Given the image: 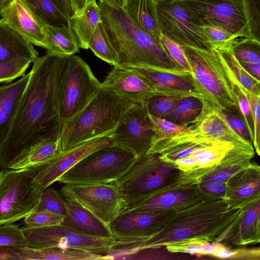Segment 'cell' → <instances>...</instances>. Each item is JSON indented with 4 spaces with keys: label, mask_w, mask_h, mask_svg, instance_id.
I'll return each instance as SVG.
<instances>
[{
    "label": "cell",
    "mask_w": 260,
    "mask_h": 260,
    "mask_svg": "<svg viewBox=\"0 0 260 260\" xmlns=\"http://www.w3.org/2000/svg\"><path fill=\"white\" fill-rule=\"evenodd\" d=\"M138 103L107 87H101L87 105L62 122L61 152L92 139L111 133L126 112Z\"/></svg>",
    "instance_id": "cell-4"
},
{
    "label": "cell",
    "mask_w": 260,
    "mask_h": 260,
    "mask_svg": "<svg viewBox=\"0 0 260 260\" xmlns=\"http://www.w3.org/2000/svg\"><path fill=\"white\" fill-rule=\"evenodd\" d=\"M32 62L26 59H17L0 62V83H10L21 77Z\"/></svg>",
    "instance_id": "cell-39"
},
{
    "label": "cell",
    "mask_w": 260,
    "mask_h": 260,
    "mask_svg": "<svg viewBox=\"0 0 260 260\" xmlns=\"http://www.w3.org/2000/svg\"><path fill=\"white\" fill-rule=\"evenodd\" d=\"M122 9L138 27L160 43L154 0H127Z\"/></svg>",
    "instance_id": "cell-27"
},
{
    "label": "cell",
    "mask_w": 260,
    "mask_h": 260,
    "mask_svg": "<svg viewBox=\"0 0 260 260\" xmlns=\"http://www.w3.org/2000/svg\"><path fill=\"white\" fill-rule=\"evenodd\" d=\"M238 110L222 111V112L231 128L243 139L252 143L247 127L239 112L238 113L236 112Z\"/></svg>",
    "instance_id": "cell-46"
},
{
    "label": "cell",
    "mask_w": 260,
    "mask_h": 260,
    "mask_svg": "<svg viewBox=\"0 0 260 260\" xmlns=\"http://www.w3.org/2000/svg\"><path fill=\"white\" fill-rule=\"evenodd\" d=\"M137 157L131 151L118 145L107 146L84 157L57 181L82 185L111 183L121 177Z\"/></svg>",
    "instance_id": "cell-8"
},
{
    "label": "cell",
    "mask_w": 260,
    "mask_h": 260,
    "mask_svg": "<svg viewBox=\"0 0 260 260\" xmlns=\"http://www.w3.org/2000/svg\"><path fill=\"white\" fill-rule=\"evenodd\" d=\"M155 133L144 104L137 103L126 112L111 136L113 144L138 156L147 154Z\"/></svg>",
    "instance_id": "cell-15"
},
{
    "label": "cell",
    "mask_w": 260,
    "mask_h": 260,
    "mask_svg": "<svg viewBox=\"0 0 260 260\" xmlns=\"http://www.w3.org/2000/svg\"><path fill=\"white\" fill-rule=\"evenodd\" d=\"M102 21L101 10L96 0H88L83 9L70 19L79 47L88 49L89 40Z\"/></svg>",
    "instance_id": "cell-29"
},
{
    "label": "cell",
    "mask_w": 260,
    "mask_h": 260,
    "mask_svg": "<svg viewBox=\"0 0 260 260\" xmlns=\"http://www.w3.org/2000/svg\"><path fill=\"white\" fill-rule=\"evenodd\" d=\"M0 16L7 24L32 45L46 49V25L26 0H9L1 9Z\"/></svg>",
    "instance_id": "cell-18"
},
{
    "label": "cell",
    "mask_w": 260,
    "mask_h": 260,
    "mask_svg": "<svg viewBox=\"0 0 260 260\" xmlns=\"http://www.w3.org/2000/svg\"><path fill=\"white\" fill-rule=\"evenodd\" d=\"M160 41L168 54L180 69L190 71L182 46L163 35H161Z\"/></svg>",
    "instance_id": "cell-44"
},
{
    "label": "cell",
    "mask_w": 260,
    "mask_h": 260,
    "mask_svg": "<svg viewBox=\"0 0 260 260\" xmlns=\"http://www.w3.org/2000/svg\"><path fill=\"white\" fill-rule=\"evenodd\" d=\"M218 245L208 241L202 242L200 244L202 255H213L218 249Z\"/></svg>",
    "instance_id": "cell-52"
},
{
    "label": "cell",
    "mask_w": 260,
    "mask_h": 260,
    "mask_svg": "<svg viewBox=\"0 0 260 260\" xmlns=\"http://www.w3.org/2000/svg\"><path fill=\"white\" fill-rule=\"evenodd\" d=\"M41 210L64 216L67 213L66 199L61 192L48 187L42 192L39 204L35 211Z\"/></svg>",
    "instance_id": "cell-36"
},
{
    "label": "cell",
    "mask_w": 260,
    "mask_h": 260,
    "mask_svg": "<svg viewBox=\"0 0 260 260\" xmlns=\"http://www.w3.org/2000/svg\"><path fill=\"white\" fill-rule=\"evenodd\" d=\"M225 199L234 206H244L260 198V167L251 162L232 176L226 182Z\"/></svg>",
    "instance_id": "cell-21"
},
{
    "label": "cell",
    "mask_w": 260,
    "mask_h": 260,
    "mask_svg": "<svg viewBox=\"0 0 260 260\" xmlns=\"http://www.w3.org/2000/svg\"><path fill=\"white\" fill-rule=\"evenodd\" d=\"M182 173L158 154H145L138 156L129 169L111 183L118 190L126 210L159 191L186 186Z\"/></svg>",
    "instance_id": "cell-5"
},
{
    "label": "cell",
    "mask_w": 260,
    "mask_h": 260,
    "mask_svg": "<svg viewBox=\"0 0 260 260\" xmlns=\"http://www.w3.org/2000/svg\"><path fill=\"white\" fill-rule=\"evenodd\" d=\"M26 1L45 25L62 27L71 24L51 0Z\"/></svg>",
    "instance_id": "cell-34"
},
{
    "label": "cell",
    "mask_w": 260,
    "mask_h": 260,
    "mask_svg": "<svg viewBox=\"0 0 260 260\" xmlns=\"http://www.w3.org/2000/svg\"><path fill=\"white\" fill-rule=\"evenodd\" d=\"M47 54L56 56L74 55L79 51L77 38L71 24L65 27L46 25Z\"/></svg>",
    "instance_id": "cell-30"
},
{
    "label": "cell",
    "mask_w": 260,
    "mask_h": 260,
    "mask_svg": "<svg viewBox=\"0 0 260 260\" xmlns=\"http://www.w3.org/2000/svg\"><path fill=\"white\" fill-rule=\"evenodd\" d=\"M153 89L155 94L194 96L203 101L206 98L189 70L137 67L131 68Z\"/></svg>",
    "instance_id": "cell-16"
},
{
    "label": "cell",
    "mask_w": 260,
    "mask_h": 260,
    "mask_svg": "<svg viewBox=\"0 0 260 260\" xmlns=\"http://www.w3.org/2000/svg\"><path fill=\"white\" fill-rule=\"evenodd\" d=\"M19 247L0 246V259H20L18 254Z\"/></svg>",
    "instance_id": "cell-48"
},
{
    "label": "cell",
    "mask_w": 260,
    "mask_h": 260,
    "mask_svg": "<svg viewBox=\"0 0 260 260\" xmlns=\"http://www.w3.org/2000/svg\"><path fill=\"white\" fill-rule=\"evenodd\" d=\"M112 133L62 152L49 163L40 166L32 181L34 188L41 193L84 157L96 150L113 144Z\"/></svg>",
    "instance_id": "cell-17"
},
{
    "label": "cell",
    "mask_w": 260,
    "mask_h": 260,
    "mask_svg": "<svg viewBox=\"0 0 260 260\" xmlns=\"http://www.w3.org/2000/svg\"><path fill=\"white\" fill-rule=\"evenodd\" d=\"M231 50L239 62L260 64V41L251 38L239 39Z\"/></svg>",
    "instance_id": "cell-35"
},
{
    "label": "cell",
    "mask_w": 260,
    "mask_h": 260,
    "mask_svg": "<svg viewBox=\"0 0 260 260\" xmlns=\"http://www.w3.org/2000/svg\"><path fill=\"white\" fill-rule=\"evenodd\" d=\"M19 254L22 260H96L111 259L109 256L70 247H52L41 248H34L28 247H20Z\"/></svg>",
    "instance_id": "cell-28"
},
{
    "label": "cell",
    "mask_w": 260,
    "mask_h": 260,
    "mask_svg": "<svg viewBox=\"0 0 260 260\" xmlns=\"http://www.w3.org/2000/svg\"><path fill=\"white\" fill-rule=\"evenodd\" d=\"M244 93L249 103L252 117L254 138L252 145L256 153L260 154V95L251 93L243 88Z\"/></svg>",
    "instance_id": "cell-43"
},
{
    "label": "cell",
    "mask_w": 260,
    "mask_h": 260,
    "mask_svg": "<svg viewBox=\"0 0 260 260\" xmlns=\"http://www.w3.org/2000/svg\"><path fill=\"white\" fill-rule=\"evenodd\" d=\"M182 96L154 94L144 104L151 115L162 118Z\"/></svg>",
    "instance_id": "cell-38"
},
{
    "label": "cell",
    "mask_w": 260,
    "mask_h": 260,
    "mask_svg": "<svg viewBox=\"0 0 260 260\" xmlns=\"http://www.w3.org/2000/svg\"><path fill=\"white\" fill-rule=\"evenodd\" d=\"M0 246L26 247V240L21 228L13 223L0 225Z\"/></svg>",
    "instance_id": "cell-40"
},
{
    "label": "cell",
    "mask_w": 260,
    "mask_h": 260,
    "mask_svg": "<svg viewBox=\"0 0 260 260\" xmlns=\"http://www.w3.org/2000/svg\"><path fill=\"white\" fill-rule=\"evenodd\" d=\"M65 199L67 213L61 224L79 233L94 237L114 238L107 225L76 202Z\"/></svg>",
    "instance_id": "cell-23"
},
{
    "label": "cell",
    "mask_w": 260,
    "mask_h": 260,
    "mask_svg": "<svg viewBox=\"0 0 260 260\" xmlns=\"http://www.w3.org/2000/svg\"><path fill=\"white\" fill-rule=\"evenodd\" d=\"M213 256L220 258H234L236 254V250L229 249L220 244Z\"/></svg>",
    "instance_id": "cell-50"
},
{
    "label": "cell",
    "mask_w": 260,
    "mask_h": 260,
    "mask_svg": "<svg viewBox=\"0 0 260 260\" xmlns=\"http://www.w3.org/2000/svg\"><path fill=\"white\" fill-rule=\"evenodd\" d=\"M40 167L0 171V225L13 223L34 211L41 193L32 186Z\"/></svg>",
    "instance_id": "cell-9"
},
{
    "label": "cell",
    "mask_w": 260,
    "mask_h": 260,
    "mask_svg": "<svg viewBox=\"0 0 260 260\" xmlns=\"http://www.w3.org/2000/svg\"><path fill=\"white\" fill-rule=\"evenodd\" d=\"M99 3L103 4L110 8L121 9L125 5L127 0H99Z\"/></svg>",
    "instance_id": "cell-53"
},
{
    "label": "cell",
    "mask_w": 260,
    "mask_h": 260,
    "mask_svg": "<svg viewBox=\"0 0 260 260\" xmlns=\"http://www.w3.org/2000/svg\"><path fill=\"white\" fill-rule=\"evenodd\" d=\"M198 187L203 196L207 199H224L227 194L226 182H202Z\"/></svg>",
    "instance_id": "cell-45"
},
{
    "label": "cell",
    "mask_w": 260,
    "mask_h": 260,
    "mask_svg": "<svg viewBox=\"0 0 260 260\" xmlns=\"http://www.w3.org/2000/svg\"><path fill=\"white\" fill-rule=\"evenodd\" d=\"M60 192L64 198L80 205L108 226L125 210L118 190L111 183L65 184Z\"/></svg>",
    "instance_id": "cell-13"
},
{
    "label": "cell",
    "mask_w": 260,
    "mask_h": 260,
    "mask_svg": "<svg viewBox=\"0 0 260 260\" xmlns=\"http://www.w3.org/2000/svg\"><path fill=\"white\" fill-rule=\"evenodd\" d=\"M155 1L161 35L182 46L213 48L203 27L194 22L181 0Z\"/></svg>",
    "instance_id": "cell-12"
},
{
    "label": "cell",
    "mask_w": 260,
    "mask_h": 260,
    "mask_svg": "<svg viewBox=\"0 0 260 260\" xmlns=\"http://www.w3.org/2000/svg\"><path fill=\"white\" fill-rule=\"evenodd\" d=\"M260 242V198L246 204L239 218L218 244L229 249Z\"/></svg>",
    "instance_id": "cell-19"
},
{
    "label": "cell",
    "mask_w": 260,
    "mask_h": 260,
    "mask_svg": "<svg viewBox=\"0 0 260 260\" xmlns=\"http://www.w3.org/2000/svg\"><path fill=\"white\" fill-rule=\"evenodd\" d=\"M201 242H182L167 245L164 247L171 253H182L191 255H202Z\"/></svg>",
    "instance_id": "cell-47"
},
{
    "label": "cell",
    "mask_w": 260,
    "mask_h": 260,
    "mask_svg": "<svg viewBox=\"0 0 260 260\" xmlns=\"http://www.w3.org/2000/svg\"><path fill=\"white\" fill-rule=\"evenodd\" d=\"M231 75L246 90L260 95V80L249 74L230 49L217 50Z\"/></svg>",
    "instance_id": "cell-32"
},
{
    "label": "cell",
    "mask_w": 260,
    "mask_h": 260,
    "mask_svg": "<svg viewBox=\"0 0 260 260\" xmlns=\"http://www.w3.org/2000/svg\"><path fill=\"white\" fill-rule=\"evenodd\" d=\"M182 47L190 71L206 100L222 111L238 110L233 82L218 51L214 48Z\"/></svg>",
    "instance_id": "cell-7"
},
{
    "label": "cell",
    "mask_w": 260,
    "mask_h": 260,
    "mask_svg": "<svg viewBox=\"0 0 260 260\" xmlns=\"http://www.w3.org/2000/svg\"><path fill=\"white\" fill-rule=\"evenodd\" d=\"M29 77L30 72L14 82L0 86V144L10 129Z\"/></svg>",
    "instance_id": "cell-25"
},
{
    "label": "cell",
    "mask_w": 260,
    "mask_h": 260,
    "mask_svg": "<svg viewBox=\"0 0 260 260\" xmlns=\"http://www.w3.org/2000/svg\"><path fill=\"white\" fill-rule=\"evenodd\" d=\"M203 107V101L200 99L182 96L162 118L179 125H188L198 118Z\"/></svg>",
    "instance_id": "cell-31"
},
{
    "label": "cell",
    "mask_w": 260,
    "mask_h": 260,
    "mask_svg": "<svg viewBox=\"0 0 260 260\" xmlns=\"http://www.w3.org/2000/svg\"><path fill=\"white\" fill-rule=\"evenodd\" d=\"M95 55L113 66L118 62V54L101 21L97 25L88 44Z\"/></svg>",
    "instance_id": "cell-33"
},
{
    "label": "cell",
    "mask_w": 260,
    "mask_h": 260,
    "mask_svg": "<svg viewBox=\"0 0 260 260\" xmlns=\"http://www.w3.org/2000/svg\"><path fill=\"white\" fill-rule=\"evenodd\" d=\"M154 1H159V0H154Z\"/></svg>",
    "instance_id": "cell-56"
},
{
    "label": "cell",
    "mask_w": 260,
    "mask_h": 260,
    "mask_svg": "<svg viewBox=\"0 0 260 260\" xmlns=\"http://www.w3.org/2000/svg\"><path fill=\"white\" fill-rule=\"evenodd\" d=\"M101 87L88 64L80 57H68L59 88V106L62 122L81 111Z\"/></svg>",
    "instance_id": "cell-10"
},
{
    "label": "cell",
    "mask_w": 260,
    "mask_h": 260,
    "mask_svg": "<svg viewBox=\"0 0 260 260\" xmlns=\"http://www.w3.org/2000/svg\"><path fill=\"white\" fill-rule=\"evenodd\" d=\"M245 206H234L224 199L205 198L177 209L149 238L121 243L120 248L126 253H135L182 242L218 244L239 218Z\"/></svg>",
    "instance_id": "cell-2"
},
{
    "label": "cell",
    "mask_w": 260,
    "mask_h": 260,
    "mask_svg": "<svg viewBox=\"0 0 260 260\" xmlns=\"http://www.w3.org/2000/svg\"><path fill=\"white\" fill-rule=\"evenodd\" d=\"M203 28L213 48L216 50L230 49L239 39L237 36L218 26L207 25Z\"/></svg>",
    "instance_id": "cell-37"
},
{
    "label": "cell",
    "mask_w": 260,
    "mask_h": 260,
    "mask_svg": "<svg viewBox=\"0 0 260 260\" xmlns=\"http://www.w3.org/2000/svg\"><path fill=\"white\" fill-rule=\"evenodd\" d=\"M21 230L28 247H70L109 256L111 259V247L117 241L115 238L104 239L79 233L61 224L40 227L25 226Z\"/></svg>",
    "instance_id": "cell-11"
},
{
    "label": "cell",
    "mask_w": 260,
    "mask_h": 260,
    "mask_svg": "<svg viewBox=\"0 0 260 260\" xmlns=\"http://www.w3.org/2000/svg\"><path fill=\"white\" fill-rule=\"evenodd\" d=\"M39 53L30 42L0 19V62L26 59L32 63Z\"/></svg>",
    "instance_id": "cell-24"
},
{
    "label": "cell",
    "mask_w": 260,
    "mask_h": 260,
    "mask_svg": "<svg viewBox=\"0 0 260 260\" xmlns=\"http://www.w3.org/2000/svg\"><path fill=\"white\" fill-rule=\"evenodd\" d=\"M113 67L101 83L102 86L110 88L138 103H144L155 94L147 82L132 69Z\"/></svg>",
    "instance_id": "cell-20"
},
{
    "label": "cell",
    "mask_w": 260,
    "mask_h": 260,
    "mask_svg": "<svg viewBox=\"0 0 260 260\" xmlns=\"http://www.w3.org/2000/svg\"><path fill=\"white\" fill-rule=\"evenodd\" d=\"M177 209H126L109 224V228L117 242L131 243L144 241L156 233Z\"/></svg>",
    "instance_id": "cell-14"
},
{
    "label": "cell",
    "mask_w": 260,
    "mask_h": 260,
    "mask_svg": "<svg viewBox=\"0 0 260 260\" xmlns=\"http://www.w3.org/2000/svg\"><path fill=\"white\" fill-rule=\"evenodd\" d=\"M205 198L198 184L179 186L159 191L129 209L155 210L176 209L191 205Z\"/></svg>",
    "instance_id": "cell-22"
},
{
    "label": "cell",
    "mask_w": 260,
    "mask_h": 260,
    "mask_svg": "<svg viewBox=\"0 0 260 260\" xmlns=\"http://www.w3.org/2000/svg\"><path fill=\"white\" fill-rule=\"evenodd\" d=\"M148 114L156 130L155 135L153 140L172 137L188 129L190 127V125L186 126L179 125L165 119L156 117L149 114Z\"/></svg>",
    "instance_id": "cell-41"
},
{
    "label": "cell",
    "mask_w": 260,
    "mask_h": 260,
    "mask_svg": "<svg viewBox=\"0 0 260 260\" xmlns=\"http://www.w3.org/2000/svg\"><path fill=\"white\" fill-rule=\"evenodd\" d=\"M199 26L214 25L240 38L260 36L257 0H181ZM256 40V39H255Z\"/></svg>",
    "instance_id": "cell-6"
},
{
    "label": "cell",
    "mask_w": 260,
    "mask_h": 260,
    "mask_svg": "<svg viewBox=\"0 0 260 260\" xmlns=\"http://www.w3.org/2000/svg\"><path fill=\"white\" fill-rule=\"evenodd\" d=\"M61 153L60 137L46 139L20 154L8 168L19 169L40 167L49 163Z\"/></svg>",
    "instance_id": "cell-26"
},
{
    "label": "cell",
    "mask_w": 260,
    "mask_h": 260,
    "mask_svg": "<svg viewBox=\"0 0 260 260\" xmlns=\"http://www.w3.org/2000/svg\"><path fill=\"white\" fill-rule=\"evenodd\" d=\"M247 72L258 80L260 79V64L240 62Z\"/></svg>",
    "instance_id": "cell-51"
},
{
    "label": "cell",
    "mask_w": 260,
    "mask_h": 260,
    "mask_svg": "<svg viewBox=\"0 0 260 260\" xmlns=\"http://www.w3.org/2000/svg\"><path fill=\"white\" fill-rule=\"evenodd\" d=\"M60 12L69 20L73 13L69 0H51Z\"/></svg>",
    "instance_id": "cell-49"
},
{
    "label": "cell",
    "mask_w": 260,
    "mask_h": 260,
    "mask_svg": "<svg viewBox=\"0 0 260 260\" xmlns=\"http://www.w3.org/2000/svg\"><path fill=\"white\" fill-rule=\"evenodd\" d=\"M73 15L79 13L84 7L88 0H69Z\"/></svg>",
    "instance_id": "cell-54"
},
{
    "label": "cell",
    "mask_w": 260,
    "mask_h": 260,
    "mask_svg": "<svg viewBox=\"0 0 260 260\" xmlns=\"http://www.w3.org/2000/svg\"><path fill=\"white\" fill-rule=\"evenodd\" d=\"M9 0H0V10Z\"/></svg>",
    "instance_id": "cell-55"
},
{
    "label": "cell",
    "mask_w": 260,
    "mask_h": 260,
    "mask_svg": "<svg viewBox=\"0 0 260 260\" xmlns=\"http://www.w3.org/2000/svg\"><path fill=\"white\" fill-rule=\"evenodd\" d=\"M68 56L46 53L33 62L10 129L0 144V168H8L37 143L60 137L59 88Z\"/></svg>",
    "instance_id": "cell-1"
},
{
    "label": "cell",
    "mask_w": 260,
    "mask_h": 260,
    "mask_svg": "<svg viewBox=\"0 0 260 260\" xmlns=\"http://www.w3.org/2000/svg\"><path fill=\"white\" fill-rule=\"evenodd\" d=\"M99 5L102 21L118 56L117 66L182 69L161 43L138 27L122 9Z\"/></svg>",
    "instance_id": "cell-3"
},
{
    "label": "cell",
    "mask_w": 260,
    "mask_h": 260,
    "mask_svg": "<svg viewBox=\"0 0 260 260\" xmlns=\"http://www.w3.org/2000/svg\"><path fill=\"white\" fill-rule=\"evenodd\" d=\"M64 216L47 211H34L24 218L25 226L40 227L60 224Z\"/></svg>",
    "instance_id": "cell-42"
}]
</instances>
